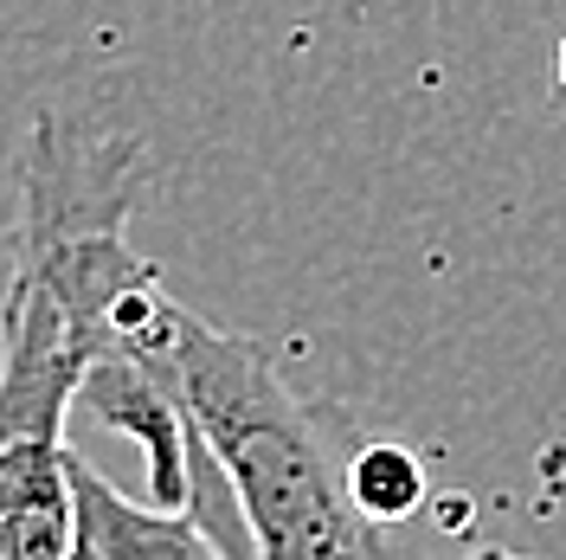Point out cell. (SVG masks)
<instances>
[{"instance_id": "52a82bcc", "label": "cell", "mask_w": 566, "mask_h": 560, "mask_svg": "<svg viewBox=\"0 0 566 560\" xmlns=\"http://www.w3.org/2000/svg\"><path fill=\"white\" fill-rule=\"evenodd\" d=\"M554 84H560V97H566V33H560V52H554Z\"/></svg>"}, {"instance_id": "277c9868", "label": "cell", "mask_w": 566, "mask_h": 560, "mask_svg": "<svg viewBox=\"0 0 566 560\" xmlns=\"http://www.w3.org/2000/svg\"><path fill=\"white\" fill-rule=\"evenodd\" d=\"M348 484L374 522L406 528L424 502V464L399 438H367V445H348Z\"/></svg>"}, {"instance_id": "3957f363", "label": "cell", "mask_w": 566, "mask_h": 560, "mask_svg": "<svg viewBox=\"0 0 566 560\" xmlns=\"http://www.w3.org/2000/svg\"><path fill=\"white\" fill-rule=\"evenodd\" d=\"M0 560H77V516H71L65 457L39 470L27 490L0 509Z\"/></svg>"}, {"instance_id": "6da1fadb", "label": "cell", "mask_w": 566, "mask_h": 560, "mask_svg": "<svg viewBox=\"0 0 566 560\" xmlns=\"http://www.w3.org/2000/svg\"><path fill=\"white\" fill-rule=\"evenodd\" d=\"M175 386L239 496L258 560H431L348 484V425L303 400L271 342L180 315Z\"/></svg>"}, {"instance_id": "8992f818", "label": "cell", "mask_w": 566, "mask_h": 560, "mask_svg": "<svg viewBox=\"0 0 566 560\" xmlns=\"http://www.w3.org/2000/svg\"><path fill=\"white\" fill-rule=\"evenodd\" d=\"M458 560H534V554H515V548H470V554Z\"/></svg>"}, {"instance_id": "7a4b0ae2", "label": "cell", "mask_w": 566, "mask_h": 560, "mask_svg": "<svg viewBox=\"0 0 566 560\" xmlns=\"http://www.w3.org/2000/svg\"><path fill=\"white\" fill-rule=\"evenodd\" d=\"M65 477H71V516H77V560H258L251 528L239 516V496L226 484V470L212 464L207 438L193 452L187 509L129 502L71 445H65Z\"/></svg>"}, {"instance_id": "5b68a950", "label": "cell", "mask_w": 566, "mask_h": 560, "mask_svg": "<svg viewBox=\"0 0 566 560\" xmlns=\"http://www.w3.org/2000/svg\"><path fill=\"white\" fill-rule=\"evenodd\" d=\"M65 457V445H33V438H0V509L13 502V496L33 484L39 470H52Z\"/></svg>"}]
</instances>
